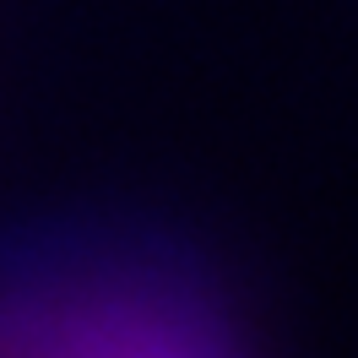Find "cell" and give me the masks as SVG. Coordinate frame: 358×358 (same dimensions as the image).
Here are the masks:
<instances>
[{"label": "cell", "mask_w": 358, "mask_h": 358, "mask_svg": "<svg viewBox=\"0 0 358 358\" xmlns=\"http://www.w3.org/2000/svg\"><path fill=\"white\" fill-rule=\"evenodd\" d=\"M0 358H250L163 245L44 228L0 239Z\"/></svg>", "instance_id": "6da1fadb"}]
</instances>
